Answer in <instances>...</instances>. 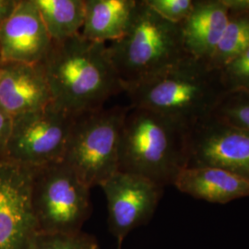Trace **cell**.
Instances as JSON below:
<instances>
[{"instance_id": "cell-21", "label": "cell", "mask_w": 249, "mask_h": 249, "mask_svg": "<svg viewBox=\"0 0 249 249\" xmlns=\"http://www.w3.org/2000/svg\"><path fill=\"white\" fill-rule=\"evenodd\" d=\"M146 4L161 18L181 24L193 10L195 0H145Z\"/></svg>"}, {"instance_id": "cell-1", "label": "cell", "mask_w": 249, "mask_h": 249, "mask_svg": "<svg viewBox=\"0 0 249 249\" xmlns=\"http://www.w3.org/2000/svg\"><path fill=\"white\" fill-rule=\"evenodd\" d=\"M43 64L53 104L73 116L104 108L124 92L107 45L80 34L53 43Z\"/></svg>"}, {"instance_id": "cell-12", "label": "cell", "mask_w": 249, "mask_h": 249, "mask_svg": "<svg viewBox=\"0 0 249 249\" xmlns=\"http://www.w3.org/2000/svg\"><path fill=\"white\" fill-rule=\"evenodd\" d=\"M53 103L43 62L0 61V107L12 117Z\"/></svg>"}, {"instance_id": "cell-23", "label": "cell", "mask_w": 249, "mask_h": 249, "mask_svg": "<svg viewBox=\"0 0 249 249\" xmlns=\"http://www.w3.org/2000/svg\"><path fill=\"white\" fill-rule=\"evenodd\" d=\"M18 3V0H0V28L14 12Z\"/></svg>"}, {"instance_id": "cell-15", "label": "cell", "mask_w": 249, "mask_h": 249, "mask_svg": "<svg viewBox=\"0 0 249 249\" xmlns=\"http://www.w3.org/2000/svg\"><path fill=\"white\" fill-rule=\"evenodd\" d=\"M85 17L80 35L97 42H116L131 26L139 0H84Z\"/></svg>"}, {"instance_id": "cell-16", "label": "cell", "mask_w": 249, "mask_h": 249, "mask_svg": "<svg viewBox=\"0 0 249 249\" xmlns=\"http://www.w3.org/2000/svg\"><path fill=\"white\" fill-rule=\"evenodd\" d=\"M53 43L80 35L85 17L84 0H35Z\"/></svg>"}, {"instance_id": "cell-7", "label": "cell", "mask_w": 249, "mask_h": 249, "mask_svg": "<svg viewBox=\"0 0 249 249\" xmlns=\"http://www.w3.org/2000/svg\"><path fill=\"white\" fill-rule=\"evenodd\" d=\"M77 116L51 103L13 117L7 159L33 168L62 161Z\"/></svg>"}, {"instance_id": "cell-13", "label": "cell", "mask_w": 249, "mask_h": 249, "mask_svg": "<svg viewBox=\"0 0 249 249\" xmlns=\"http://www.w3.org/2000/svg\"><path fill=\"white\" fill-rule=\"evenodd\" d=\"M229 14L223 0H195L190 15L181 23L187 53L208 62L227 26Z\"/></svg>"}, {"instance_id": "cell-19", "label": "cell", "mask_w": 249, "mask_h": 249, "mask_svg": "<svg viewBox=\"0 0 249 249\" xmlns=\"http://www.w3.org/2000/svg\"><path fill=\"white\" fill-rule=\"evenodd\" d=\"M32 249H99L96 238L80 231L73 233H38Z\"/></svg>"}, {"instance_id": "cell-11", "label": "cell", "mask_w": 249, "mask_h": 249, "mask_svg": "<svg viewBox=\"0 0 249 249\" xmlns=\"http://www.w3.org/2000/svg\"><path fill=\"white\" fill-rule=\"evenodd\" d=\"M52 45L35 0H18L14 12L0 28V61L44 62Z\"/></svg>"}, {"instance_id": "cell-17", "label": "cell", "mask_w": 249, "mask_h": 249, "mask_svg": "<svg viewBox=\"0 0 249 249\" xmlns=\"http://www.w3.org/2000/svg\"><path fill=\"white\" fill-rule=\"evenodd\" d=\"M249 47V13L230 10L227 26L208 65L220 71Z\"/></svg>"}, {"instance_id": "cell-9", "label": "cell", "mask_w": 249, "mask_h": 249, "mask_svg": "<svg viewBox=\"0 0 249 249\" xmlns=\"http://www.w3.org/2000/svg\"><path fill=\"white\" fill-rule=\"evenodd\" d=\"M187 167H213L249 180V131L212 115L188 129Z\"/></svg>"}, {"instance_id": "cell-6", "label": "cell", "mask_w": 249, "mask_h": 249, "mask_svg": "<svg viewBox=\"0 0 249 249\" xmlns=\"http://www.w3.org/2000/svg\"><path fill=\"white\" fill-rule=\"evenodd\" d=\"M89 190L63 160L35 168L33 206L38 233L81 231L91 213Z\"/></svg>"}, {"instance_id": "cell-4", "label": "cell", "mask_w": 249, "mask_h": 249, "mask_svg": "<svg viewBox=\"0 0 249 249\" xmlns=\"http://www.w3.org/2000/svg\"><path fill=\"white\" fill-rule=\"evenodd\" d=\"M107 50L123 89L150 79L189 55L181 24L161 18L145 0H139L127 33L108 45Z\"/></svg>"}, {"instance_id": "cell-24", "label": "cell", "mask_w": 249, "mask_h": 249, "mask_svg": "<svg viewBox=\"0 0 249 249\" xmlns=\"http://www.w3.org/2000/svg\"><path fill=\"white\" fill-rule=\"evenodd\" d=\"M223 2L231 11L249 13V0H223Z\"/></svg>"}, {"instance_id": "cell-14", "label": "cell", "mask_w": 249, "mask_h": 249, "mask_svg": "<svg viewBox=\"0 0 249 249\" xmlns=\"http://www.w3.org/2000/svg\"><path fill=\"white\" fill-rule=\"evenodd\" d=\"M174 186L184 194L216 204L249 196V180L213 167H186Z\"/></svg>"}, {"instance_id": "cell-20", "label": "cell", "mask_w": 249, "mask_h": 249, "mask_svg": "<svg viewBox=\"0 0 249 249\" xmlns=\"http://www.w3.org/2000/svg\"><path fill=\"white\" fill-rule=\"evenodd\" d=\"M220 74L227 92H249V47L222 68Z\"/></svg>"}, {"instance_id": "cell-22", "label": "cell", "mask_w": 249, "mask_h": 249, "mask_svg": "<svg viewBox=\"0 0 249 249\" xmlns=\"http://www.w3.org/2000/svg\"><path fill=\"white\" fill-rule=\"evenodd\" d=\"M13 117L0 107V160L7 159V150L12 129Z\"/></svg>"}, {"instance_id": "cell-2", "label": "cell", "mask_w": 249, "mask_h": 249, "mask_svg": "<svg viewBox=\"0 0 249 249\" xmlns=\"http://www.w3.org/2000/svg\"><path fill=\"white\" fill-rule=\"evenodd\" d=\"M134 107L191 125L213 114L227 93L220 71L188 55L148 80L124 87Z\"/></svg>"}, {"instance_id": "cell-10", "label": "cell", "mask_w": 249, "mask_h": 249, "mask_svg": "<svg viewBox=\"0 0 249 249\" xmlns=\"http://www.w3.org/2000/svg\"><path fill=\"white\" fill-rule=\"evenodd\" d=\"M101 187L107 198L109 230L121 249L125 236L152 218L163 187L147 178L119 171Z\"/></svg>"}, {"instance_id": "cell-3", "label": "cell", "mask_w": 249, "mask_h": 249, "mask_svg": "<svg viewBox=\"0 0 249 249\" xmlns=\"http://www.w3.org/2000/svg\"><path fill=\"white\" fill-rule=\"evenodd\" d=\"M188 127L151 110L130 106L118 150V171L163 187L187 166Z\"/></svg>"}, {"instance_id": "cell-18", "label": "cell", "mask_w": 249, "mask_h": 249, "mask_svg": "<svg viewBox=\"0 0 249 249\" xmlns=\"http://www.w3.org/2000/svg\"><path fill=\"white\" fill-rule=\"evenodd\" d=\"M213 115L227 124L249 131V92H227Z\"/></svg>"}, {"instance_id": "cell-5", "label": "cell", "mask_w": 249, "mask_h": 249, "mask_svg": "<svg viewBox=\"0 0 249 249\" xmlns=\"http://www.w3.org/2000/svg\"><path fill=\"white\" fill-rule=\"evenodd\" d=\"M129 109L116 106L76 117L63 161L89 188L118 172L120 134Z\"/></svg>"}, {"instance_id": "cell-8", "label": "cell", "mask_w": 249, "mask_h": 249, "mask_svg": "<svg viewBox=\"0 0 249 249\" xmlns=\"http://www.w3.org/2000/svg\"><path fill=\"white\" fill-rule=\"evenodd\" d=\"M34 176L33 167L0 160V249H32L38 234Z\"/></svg>"}]
</instances>
